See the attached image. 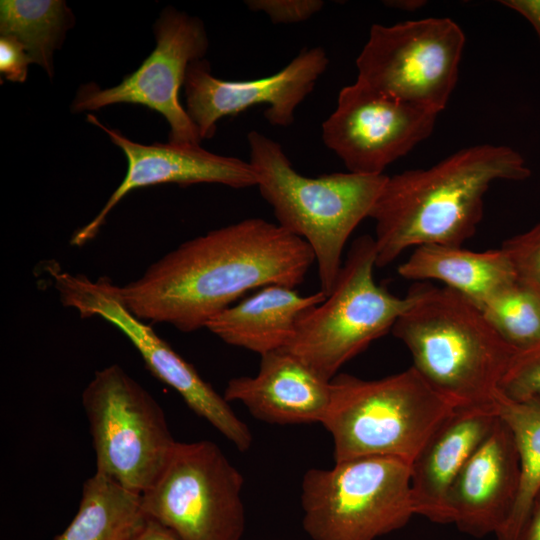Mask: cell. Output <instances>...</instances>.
Listing matches in <instances>:
<instances>
[{
	"instance_id": "obj_1",
	"label": "cell",
	"mask_w": 540,
	"mask_h": 540,
	"mask_svg": "<svg viewBox=\"0 0 540 540\" xmlns=\"http://www.w3.org/2000/svg\"><path fill=\"white\" fill-rule=\"evenodd\" d=\"M313 263L304 240L277 223L247 218L180 244L139 278L117 285V293L140 320L191 333L251 290L295 288Z\"/></svg>"
},
{
	"instance_id": "obj_2",
	"label": "cell",
	"mask_w": 540,
	"mask_h": 540,
	"mask_svg": "<svg viewBox=\"0 0 540 540\" xmlns=\"http://www.w3.org/2000/svg\"><path fill=\"white\" fill-rule=\"evenodd\" d=\"M531 170L504 145L462 148L426 169L387 176L369 218L375 221L376 267L406 249L427 244L462 246L483 217L484 196L499 180L523 181Z\"/></svg>"
},
{
	"instance_id": "obj_3",
	"label": "cell",
	"mask_w": 540,
	"mask_h": 540,
	"mask_svg": "<svg viewBox=\"0 0 540 540\" xmlns=\"http://www.w3.org/2000/svg\"><path fill=\"white\" fill-rule=\"evenodd\" d=\"M408 294L412 302L391 332L409 350L412 367L455 409L494 405L516 351L459 293L416 282Z\"/></svg>"
},
{
	"instance_id": "obj_4",
	"label": "cell",
	"mask_w": 540,
	"mask_h": 540,
	"mask_svg": "<svg viewBox=\"0 0 540 540\" xmlns=\"http://www.w3.org/2000/svg\"><path fill=\"white\" fill-rule=\"evenodd\" d=\"M249 162L258 190L272 207L277 224L304 240L317 265L320 290H332L342 267L346 243L369 217L387 175L334 172L306 177L297 172L281 145L252 130L247 135Z\"/></svg>"
},
{
	"instance_id": "obj_5",
	"label": "cell",
	"mask_w": 540,
	"mask_h": 540,
	"mask_svg": "<svg viewBox=\"0 0 540 540\" xmlns=\"http://www.w3.org/2000/svg\"><path fill=\"white\" fill-rule=\"evenodd\" d=\"M322 425L332 437L334 461L390 456L410 463L455 410L410 367L375 380L338 374Z\"/></svg>"
},
{
	"instance_id": "obj_6",
	"label": "cell",
	"mask_w": 540,
	"mask_h": 540,
	"mask_svg": "<svg viewBox=\"0 0 540 540\" xmlns=\"http://www.w3.org/2000/svg\"><path fill=\"white\" fill-rule=\"evenodd\" d=\"M376 258L374 238H356L332 290L303 313L284 348L325 380L391 331L412 302L408 293L398 297L375 282Z\"/></svg>"
},
{
	"instance_id": "obj_7",
	"label": "cell",
	"mask_w": 540,
	"mask_h": 540,
	"mask_svg": "<svg viewBox=\"0 0 540 540\" xmlns=\"http://www.w3.org/2000/svg\"><path fill=\"white\" fill-rule=\"evenodd\" d=\"M302 525L312 540H375L414 513L411 463L362 456L311 468L301 482Z\"/></svg>"
},
{
	"instance_id": "obj_8",
	"label": "cell",
	"mask_w": 540,
	"mask_h": 540,
	"mask_svg": "<svg viewBox=\"0 0 540 540\" xmlns=\"http://www.w3.org/2000/svg\"><path fill=\"white\" fill-rule=\"evenodd\" d=\"M96 473L143 494L164 469L177 441L154 397L120 365L95 372L82 392Z\"/></svg>"
},
{
	"instance_id": "obj_9",
	"label": "cell",
	"mask_w": 540,
	"mask_h": 540,
	"mask_svg": "<svg viewBox=\"0 0 540 540\" xmlns=\"http://www.w3.org/2000/svg\"><path fill=\"white\" fill-rule=\"evenodd\" d=\"M244 478L209 440L177 442L155 482L141 494L144 514L179 540H241Z\"/></svg>"
},
{
	"instance_id": "obj_10",
	"label": "cell",
	"mask_w": 540,
	"mask_h": 540,
	"mask_svg": "<svg viewBox=\"0 0 540 540\" xmlns=\"http://www.w3.org/2000/svg\"><path fill=\"white\" fill-rule=\"evenodd\" d=\"M464 46L465 35L450 18L374 24L356 59V81L439 114L456 86Z\"/></svg>"
},
{
	"instance_id": "obj_11",
	"label": "cell",
	"mask_w": 540,
	"mask_h": 540,
	"mask_svg": "<svg viewBox=\"0 0 540 540\" xmlns=\"http://www.w3.org/2000/svg\"><path fill=\"white\" fill-rule=\"evenodd\" d=\"M47 269L64 306L75 309L82 318L100 317L117 327L138 350L148 370L173 388L196 415L210 423L239 451L251 447L253 436L249 427L224 396L151 326L123 305L117 285L108 277L91 280L86 275L72 274L53 265Z\"/></svg>"
},
{
	"instance_id": "obj_12",
	"label": "cell",
	"mask_w": 540,
	"mask_h": 540,
	"mask_svg": "<svg viewBox=\"0 0 540 540\" xmlns=\"http://www.w3.org/2000/svg\"><path fill=\"white\" fill-rule=\"evenodd\" d=\"M154 34L156 46L137 70L110 88L101 89L94 83L82 85L71 108L83 112L119 103L143 105L166 119L170 127L168 142L200 144L197 128L181 105L179 92L190 63L204 59L207 52L204 23L168 7L156 20Z\"/></svg>"
},
{
	"instance_id": "obj_13",
	"label": "cell",
	"mask_w": 540,
	"mask_h": 540,
	"mask_svg": "<svg viewBox=\"0 0 540 540\" xmlns=\"http://www.w3.org/2000/svg\"><path fill=\"white\" fill-rule=\"evenodd\" d=\"M437 117L356 81L340 90L335 110L322 124V139L348 172L383 175L432 134Z\"/></svg>"
},
{
	"instance_id": "obj_14",
	"label": "cell",
	"mask_w": 540,
	"mask_h": 540,
	"mask_svg": "<svg viewBox=\"0 0 540 540\" xmlns=\"http://www.w3.org/2000/svg\"><path fill=\"white\" fill-rule=\"evenodd\" d=\"M328 64L322 47H305L270 76L231 81L215 77L206 59L196 60L190 63L185 76V109L201 140L215 135L218 120L259 104L266 105L264 117L269 124L288 127Z\"/></svg>"
},
{
	"instance_id": "obj_15",
	"label": "cell",
	"mask_w": 540,
	"mask_h": 540,
	"mask_svg": "<svg viewBox=\"0 0 540 540\" xmlns=\"http://www.w3.org/2000/svg\"><path fill=\"white\" fill-rule=\"evenodd\" d=\"M87 120L101 128L124 153L127 171L97 215L74 232L70 244L83 246L94 239L112 209L131 191L159 184L189 186L199 183L225 185L234 189L257 186L258 175L250 162L205 150L200 144L137 143L117 129L102 124L94 115Z\"/></svg>"
},
{
	"instance_id": "obj_16",
	"label": "cell",
	"mask_w": 540,
	"mask_h": 540,
	"mask_svg": "<svg viewBox=\"0 0 540 540\" xmlns=\"http://www.w3.org/2000/svg\"><path fill=\"white\" fill-rule=\"evenodd\" d=\"M519 484L516 443L510 429L498 416L451 488L450 523L476 538L496 535L513 510Z\"/></svg>"
},
{
	"instance_id": "obj_17",
	"label": "cell",
	"mask_w": 540,
	"mask_h": 540,
	"mask_svg": "<svg viewBox=\"0 0 540 540\" xmlns=\"http://www.w3.org/2000/svg\"><path fill=\"white\" fill-rule=\"evenodd\" d=\"M332 394L323 379L286 349L261 355L254 376L228 381L224 398L242 403L256 419L268 424L322 423Z\"/></svg>"
},
{
	"instance_id": "obj_18",
	"label": "cell",
	"mask_w": 540,
	"mask_h": 540,
	"mask_svg": "<svg viewBox=\"0 0 540 540\" xmlns=\"http://www.w3.org/2000/svg\"><path fill=\"white\" fill-rule=\"evenodd\" d=\"M495 404L456 408L433 432L411 463L415 515L450 524L449 494L470 456L497 420Z\"/></svg>"
},
{
	"instance_id": "obj_19",
	"label": "cell",
	"mask_w": 540,
	"mask_h": 540,
	"mask_svg": "<svg viewBox=\"0 0 540 540\" xmlns=\"http://www.w3.org/2000/svg\"><path fill=\"white\" fill-rule=\"evenodd\" d=\"M325 298L321 290L301 295L292 287L268 285L216 315L205 328L226 344L261 356L286 348L303 313Z\"/></svg>"
},
{
	"instance_id": "obj_20",
	"label": "cell",
	"mask_w": 540,
	"mask_h": 540,
	"mask_svg": "<svg viewBox=\"0 0 540 540\" xmlns=\"http://www.w3.org/2000/svg\"><path fill=\"white\" fill-rule=\"evenodd\" d=\"M398 274L417 282L438 281L480 310L496 293L517 280L513 265L501 248L472 251L440 244L415 247L398 266Z\"/></svg>"
},
{
	"instance_id": "obj_21",
	"label": "cell",
	"mask_w": 540,
	"mask_h": 540,
	"mask_svg": "<svg viewBox=\"0 0 540 540\" xmlns=\"http://www.w3.org/2000/svg\"><path fill=\"white\" fill-rule=\"evenodd\" d=\"M147 519L141 495L95 472L83 484L76 515L53 540H130Z\"/></svg>"
},
{
	"instance_id": "obj_22",
	"label": "cell",
	"mask_w": 540,
	"mask_h": 540,
	"mask_svg": "<svg viewBox=\"0 0 540 540\" xmlns=\"http://www.w3.org/2000/svg\"><path fill=\"white\" fill-rule=\"evenodd\" d=\"M495 407L510 429L520 461V484L513 510L495 535L497 540H515L540 497V402L514 401L500 392Z\"/></svg>"
},
{
	"instance_id": "obj_23",
	"label": "cell",
	"mask_w": 540,
	"mask_h": 540,
	"mask_svg": "<svg viewBox=\"0 0 540 540\" xmlns=\"http://www.w3.org/2000/svg\"><path fill=\"white\" fill-rule=\"evenodd\" d=\"M74 16L62 0H1L0 32L20 41L32 63L54 75V52L63 43Z\"/></svg>"
},
{
	"instance_id": "obj_24",
	"label": "cell",
	"mask_w": 540,
	"mask_h": 540,
	"mask_svg": "<svg viewBox=\"0 0 540 540\" xmlns=\"http://www.w3.org/2000/svg\"><path fill=\"white\" fill-rule=\"evenodd\" d=\"M481 311L516 352L540 345V294L518 280L496 293Z\"/></svg>"
},
{
	"instance_id": "obj_25",
	"label": "cell",
	"mask_w": 540,
	"mask_h": 540,
	"mask_svg": "<svg viewBox=\"0 0 540 540\" xmlns=\"http://www.w3.org/2000/svg\"><path fill=\"white\" fill-rule=\"evenodd\" d=\"M499 392L514 401L540 402V345L515 352Z\"/></svg>"
},
{
	"instance_id": "obj_26",
	"label": "cell",
	"mask_w": 540,
	"mask_h": 540,
	"mask_svg": "<svg viewBox=\"0 0 540 540\" xmlns=\"http://www.w3.org/2000/svg\"><path fill=\"white\" fill-rule=\"evenodd\" d=\"M500 248L509 257L517 280L540 294V222L506 239Z\"/></svg>"
},
{
	"instance_id": "obj_27",
	"label": "cell",
	"mask_w": 540,
	"mask_h": 540,
	"mask_svg": "<svg viewBox=\"0 0 540 540\" xmlns=\"http://www.w3.org/2000/svg\"><path fill=\"white\" fill-rule=\"evenodd\" d=\"M250 11L262 12L274 24H295L309 20L324 7L321 0H246Z\"/></svg>"
},
{
	"instance_id": "obj_28",
	"label": "cell",
	"mask_w": 540,
	"mask_h": 540,
	"mask_svg": "<svg viewBox=\"0 0 540 540\" xmlns=\"http://www.w3.org/2000/svg\"><path fill=\"white\" fill-rule=\"evenodd\" d=\"M32 60L23 44L15 37H0V72L8 81L22 83L28 74V65Z\"/></svg>"
},
{
	"instance_id": "obj_29",
	"label": "cell",
	"mask_w": 540,
	"mask_h": 540,
	"mask_svg": "<svg viewBox=\"0 0 540 540\" xmlns=\"http://www.w3.org/2000/svg\"><path fill=\"white\" fill-rule=\"evenodd\" d=\"M501 4L524 17L533 27L540 42V0H503Z\"/></svg>"
},
{
	"instance_id": "obj_30",
	"label": "cell",
	"mask_w": 540,
	"mask_h": 540,
	"mask_svg": "<svg viewBox=\"0 0 540 540\" xmlns=\"http://www.w3.org/2000/svg\"><path fill=\"white\" fill-rule=\"evenodd\" d=\"M130 540H179L161 524L147 519L142 528Z\"/></svg>"
},
{
	"instance_id": "obj_31",
	"label": "cell",
	"mask_w": 540,
	"mask_h": 540,
	"mask_svg": "<svg viewBox=\"0 0 540 540\" xmlns=\"http://www.w3.org/2000/svg\"><path fill=\"white\" fill-rule=\"evenodd\" d=\"M515 540H540V497L535 502Z\"/></svg>"
},
{
	"instance_id": "obj_32",
	"label": "cell",
	"mask_w": 540,
	"mask_h": 540,
	"mask_svg": "<svg viewBox=\"0 0 540 540\" xmlns=\"http://www.w3.org/2000/svg\"><path fill=\"white\" fill-rule=\"evenodd\" d=\"M425 1L421 0H397V1H384V4L400 9L403 11H414L425 5Z\"/></svg>"
},
{
	"instance_id": "obj_33",
	"label": "cell",
	"mask_w": 540,
	"mask_h": 540,
	"mask_svg": "<svg viewBox=\"0 0 540 540\" xmlns=\"http://www.w3.org/2000/svg\"><path fill=\"white\" fill-rule=\"evenodd\" d=\"M272 540H283V539H272Z\"/></svg>"
}]
</instances>
